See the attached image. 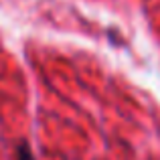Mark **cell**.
Segmentation results:
<instances>
[{
	"instance_id": "1",
	"label": "cell",
	"mask_w": 160,
	"mask_h": 160,
	"mask_svg": "<svg viewBox=\"0 0 160 160\" xmlns=\"http://www.w3.org/2000/svg\"><path fill=\"white\" fill-rule=\"evenodd\" d=\"M16 160H35V156H32L31 148H28V144H18L16 146Z\"/></svg>"
}]
</instances>
